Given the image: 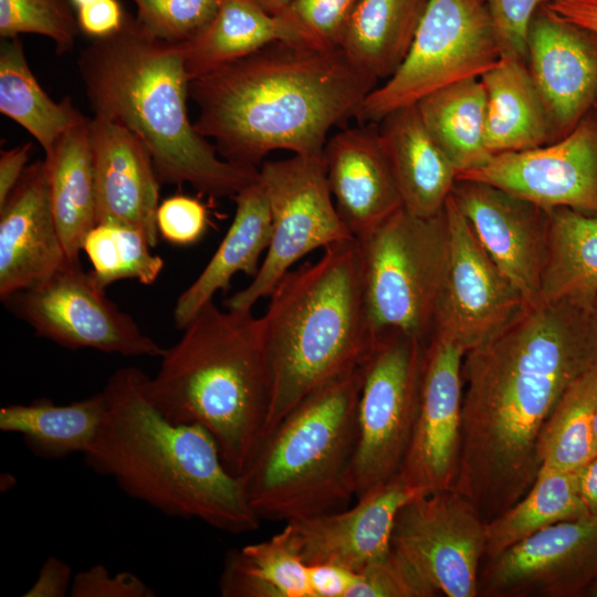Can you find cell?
<instances>
[{
  "label": "cell",
  "mask_w": 597,
  "mask_h": 597,
  "mask_svg": "<svg viewBox=\"0 0 597 597\" xmlns=\"http://www.w3.org/2000/svg\"><path fill=\"white\" fill-rule=\"evenodd\" d=\"M457 179L492 185L546 210L597 214V136L582 124L554 144L492 155Z\"/></svg>",
  "instance_id": "17"
},
{
  "label": "cell",
  "mask_w": 597,
  "mask_h": 597,
  "mask_svg": "<svg viewBox=\"0 0 597 597\" xmlns=\"http://www.w3.org/2000/svg\"><path fill=\"white\" fill-rule=\"evenodd\" d=\"M76 10L80 30L93 39L119 31L127 13L118 0H96Z\"/></svg>",
  "instance_id": "45"
},
{
  "label": "cell",
  "mask_w": 597,
  "mask_h": 597,
  "mask_svg": "<svg viewBox=\"0 0 597 597\" xmlns=\"http://www.w3.org/2000/svg\"><path fill=\"white\" fill-rule=\"evenodd\" d=\"M97 223L117 221L158 243L159 185L151 155L133 132L113 121L91 118Z\"/></svg>",
  "instance_id": "22"
},
{
  "label": "cell",
  "mask_w": 597,
  "mask_h": 597,
  "mask_svg": "<svg viewBox=\"0 0 597 597\" xmlns=\"http://www.w3.org/2000/svg\"><path fill=\"white\" fill-rule=\"evenodd\" d=\"M2 302L39 336L65 348L129 357H160L165 349L107 298L105 289L83 270L80 260H69L43 282Z\"/></svg>",
  "instance_id": "12"
},
{
  "label": "cell",
  "mask_w": 597,
  "mask_h": 597,
  "mask_svg": "<svg viewBox=\"0 0 597 597\" xmlns=\"http://www.w3.org/2000/svg\"><path fill=\"white\" fill-rule=\"evenodd\" d=\"M480 78L486 95L485 144L491 155L548 143L554 127L524 60L502 55Z\"/></svg>",
  "instance_id": "27"
},
{
  "label": "cell",
  "mask_w": 597,
  "mask_h": 597,
  "mask_svg": "<svg viewBox=\"0 0 597 597\" xmlns=\"http://www.w3.org/2000/svg\"><path fill=\"white\" fill-rule=\"evenodd\" d=\"M594 436H595V442L597 447V404H596L595 416H594Z\"/></svg>",
  "instance_id": "54"
},
{
  "label": "cell",
  "mask_w": 597,
  "mask_h": 597,
  "mask_svg": "<svg viewBox=\"0 0 597 597\" xmlns=\"http://www.w3.org/2000/svg\"><path fill=\"white\" fill-rule=\"evenodd\" d=\"M307 566L312 597H348L358 576L357 572L334 563Z\"/></svg>",
  "instance_id": "46"
},
{
  "label": "cell",
  "mask_w": 597,
  "mask_h": 597,
  "mask_svg": "<svg viewBox=\"0 0 597 597\" xmlns=\"http://www.w3.org/2000/svg\"><path fill=\"white\" fill-rule=\"evenodd\" d=\"M72 6L75 7L76 9L83 7V6H86L91 2H94L96 0H70Z\"/></svg>",
  "instance_id": "53"
},
{
  "label": "cell",
  "mask_w": 597,
  "mask_h": 597,
  "mask_svg": "<svg viewBox=\"0 0 597 597\" xmlns=\"http://www.w3.org/2000/svg\"><path fill=\"white\" fill-rule=\"evenodd\" d=\"M376 83L338 48L275 42L190 81L193 127L238 165L258 168L274 150L321 155Z\"/></svg>",
  "instance_id": "2"
},
{
  "label": "cell",
  "mask_w": 597,
  "mask_h": 597,
  "mask_svg": "<svg viewBox=\"0 0 597 597\" xmlns=\"http://www.w3.org/2000/svg\"><path fill=\"white\" fill-rule=\"evenodd\" d=\"M465 350L433 334L426 346L419 409L399 470L419 494L453 489L462 428V360Z\"/></svg>",
  "instance_id": "16"
},
{
  "label": "cell",
  "mask_w": 597,
  "mask_h": 597,
  "mask_svg": "<svg viewBox=\"0 0 597 597\" xmlns=\"http://www.w3.org/2000/svg\"><path fill=\"white\" fill-rule=\"evenodd\" d=\"M323 156L336 210L355 240L402 208L379 130L344 129L326 142Z\"/></svg>",
  "instance_id": "21"
},
{
  "label": "cell",
  "mask_w": 597,
  "mask_h": 597,
  "mask_svg": "<svg viewBox=\"0 0 597 597\" xmlns=\"http://www.w3.org/2000/svg\"><path fill=\"white\" fill-rule=\"evenodd\" d=\"M32 143H25L0 155V206H2L20 180L32 150Z\"/></svg>",
  "instance_id": "49"
},
{
  "label": "cell",
  "mask_w": 597,
  "mask_h": 597,
  "mask_svg": "<svg viewBox=\"0 0 597 597\" xmlns=\"http://www.w3.org/2000/svg\"><path fill=\"white\" fill-rule=\"evenodd\" d=\"M80 31L70 0H0L1 39L40 34L64 54L73 49Z\"/></svg>",
  "instance_id": "38"
},
{
  "label": "cell",
  "mask_w": 597,
  "mask_h": 597,
  "mask_svg": "<svg viewBox=\"0 0 597 597\" xmlns=\"http://www.w3.org/2000/svg\"><path fill=\"white\" fill-rule=\"evenodd\" d=\"M269 297L260 316L272 381L263 438L308 395L360 366L375 343L355 239L290 270Z\"/></svg>",
  "instance_id": "6"
},
{
  "label": "cell",
  "mask_w": 597,
  "mask_h": 597,
  "mask_svg": "<svg viewBox=\"0 0 597 597\" xmlns=\"http://www.w3.org/2000/svg\"><path fill=\"white\" fill-rule=\"evenodd\" d=\"M358 0H292L284 13L293 18L322 46L339 48Z\"/></svg>",
  "instance_id": "41"
},
{
  "label": "cell",
  "mask_w": 597,
  "mask_h": 597,
  "mask_svg": "<svg viewBox=\"0 0 597 597\" xmlns=\"http://www.w3.org/2000/svg\"><path fill=\"white\" fill-rule=\"evenodd\" d=\"M486 522L454 489L420 494L398 512L391 548L447 597L478 596Z\"/></svg>",
  "instance_id": "13"
},
{
  "label": "cell",
  "mask_w": 597,
  "mask_h": 597,
  "mask_svg": "<svg viewBox=\"0 0 597 597\" xmlns=\"http://www.w3.org/2000/svg\"><path fill=\"white\" fill-rule=\"evenodd\" d=\"M444 211L450 254L433 334L467 352L496 336L527 304L483 249L451 195Z\"/></svg>",
  "instance_id": "14"
},
{
  "label": "cell",
  "mask_w": 597,
  "mask_h": 597,
  "mask_svg": "<svg viewBox=\"0 0 597 597\" xmlns=\"http://www.w3.org/2000/svg\"><path fill=\"white\" fill-rule=\"evenodd\" d=\"M579 490L588 515L597 517V455L577 472Z\"/></svg>",
  "instance_id": "50"
},
{
  "label": "cell",
  "mask_w": 597,
  "mask_h": 597,
  "mask_svg": "<svg viewBox=\"0 0 597 597\" xmlns=\"http://www.w3.org/2000/svg\"><path fill=\"white\" fill-rule=\"evenodd\" d=\"M588 516L577 472L541 469L527 493L486 523L484 559L547 526Z\"/></svg>",
  "instance_id": "35"
},
{
  "label": "cell",
  "mask_w": 597,
  "mask_h": 597,
  "mask_svg": "<svg viewBox=\"0 0 597 597\" xmlns=\"http://www.w3.org/2000/svg\"><path fill=\"white\" fill-rule=\"evenodd\" d=\"M380 138L400 192L402 207L418 217L441 212L458 170L426 128L416 105L381 121Z\"/></svg>",
  "instance_id": "25"
},
{
  "label": "cell",
  "mask_w": 597,
  "mask_h": 597,
  "mask_svg": "<svg viewBox=\"0 0 597 597\" xmlns=\"http://www.w3.org/2000/svg\"><path fill=\"white\" fill-rule=\"evenodd\" d=\"M233 220L199 276L178 297L172 316L176 327L184 328L199 310L219 291H227L239 272L254 276L260 259L266 252L272 226L266 195L259 181L242 189L234 198Z\"/></svg>",
  "instance_id": "26"
},
{
  "label": "cell",
  "mask_w": 597,
  "mask_h": 597,
  "mask_svg": "<svg viewBox=\"0 0 597 597\" xmlns=\"http://www.w3.org/2000/svg\"><path fill=\"white\" fill-rule=\"evenodd\" d=\"M72 597H154L156 593L130 572L111 574L104 565H94L73 576Z\"/></svg>",
  "instance_id": "44"
},
{
  "label": "cell",
  "mask_w": 597,
  "mask_h": 597,
  "mask_svg": "<svg viewBox=\"0 0 597 597\" xmlns=\"http://www.w3.org/2000/svg\"><path fill=\"white\" fill-rule=\"evenodd\" d=\"M429 0H358L339 48L349 62L378 81L407 55Z\"/></svg>",
  "instance_id": "29"
},
{
  "label": "cell",
  "mask_w": 597,
  "mask_h": 597,
  "mask_svg": "<svg viewBox=\"0 0 597 597\" xmlns=\"http://www.w3.org/2000/svg\"><path fill=\"white\" fill-rule=\"evenodd\" d=\"M358 243L375 339L400 334L427 345L449 263L444 208L432 217H418L402 207Z\"/></svg>",
  "instance_id": "8"
},
{
  "label": "cell",
  "mask_w": 597,
  "mask_h": 597,
  "mask_svg": "<svg viewBox=\"0 0 597 597\" xmlns=\"http://www.w3.org/2000/svg\"><path fill=\"white\" fill-rule=\"evenodd\" d=\"M417 495L397 473L348 510L290 521L285 526L307 565L334 563L358 573L390 553L396 516Z\"/></svg>",
  "instance_id": "19"
},
{
  "label": "cell",
  "mask_w": 597,
  "mask_h": 597,
  "mask_svg": "<svg viewBox=\"0 0 597 597\" xmlns=\"http://www.w3.org/2000/svg\"><path fill=\"white\" fill-rule=\"evenodd\" d=\"M545 0H483L492 18L502 55L527 57L531 21Z\"/></svg>",
  "instance_id": "43"
},
{
  "label": "cell",
  "mask_w": 597,
  "mask_h": 597,
  "mask_svg": "<svg viewBox=\"0 0 597 597\" xmlns=\"http://www.w3.org/2000/svg\"><path fill=\"white\" fill-rule=\"evenodd\" d=\"M597 370V305H527L462 360L460 463L453 489L488 523L541 469L540 431L566 390Z\"/></svg>",
  "instance_id": "1"
},
{
  "label": "cell",
  "mask_w": 597,
  "mask_h": 597,
  "mask_svg": "<svg viewBox=\"0 0 597 597\" xmlns=\"http://www.w3.org/2000/svg\"><path fill=\"white\" fill-rule=\"evenodd\" d=\"M77 67L94 116L133 132L149 150L160 184H189L210 197L234 198L259 168L230 163L187 113L190 80L179 44L148 34L126 13L116 33L80 52Z\"/></svg>",
  "instance_id": "4"
},
{
  "label": "cell",
  "mask_w": 597,
  "mask_h": 597,
  "mask_svg": "<svg viewBox=\"0 0 597 597\" xmlns=\"http://www.w3.org/2000/svg\"><path fill=\"white\" fill-rule=\"evenodd\" d=\"M596 404L597 370H594L566 390L543 425L536 447L541 469L578 472L597 455Z\"/></svg>",
  "instance_id": "36"
},
{
  "label": "cell",
  "mask_w": 597,
  "mask_h": 597,
  "mask_svg": "<svg viewBox=\"0 0 597 597\" xmlns=\"http://www.w3.org/2000/svg\"><path fill=\"white\" fill-rule=\"evenodd\" d=\"M69 261L55 223L44 160L24 169L0 206V298L34 286Z\"/></svg>",
  "instance_id": "20"
},
{
  "label": "cell",
  "mask_w": 597,
  "mask_h": 597,
  "mask_svg": "<svg viewBox=\"0 0 597 597\" xmlns=\"http://www.w3.org/2000/svg\"><path fill=\"white\" fill-rule=\"evenodd\" d=\"M105 412L103 391L69 405H55L51 399L41 398L29 405L3 406L0 430L21 434L30 452L39 458L61 460L87 451Z\"/></svg>",
  "instance_id": "30"
},
{
  "label": "cell",
  "mask_w": 597,
  "mask_h": 597,
  "mask_svg": "<svg viewBox=\"0 0 597 597\" xmlns=\"http://www.w3.org/2000/svg\"><path fill=\"white\" fill-rule=\"evenodd\" d=\"M362 365L303 399L265 436L242 476L261 520L295 521L346 507L357 443Z\"/></svg>",
  "instance_id": "7"
},
{
  "label": "cell",
  "mask_w": 597,
  "mask_h": 597,
  "mask_svg": "<svg viewBox=\"0 0 597 597\" xmlns=\"http://www.w3.org/2000/svg\"><path fill=\"white\" fill-rule=\"evenodd\" d=\"M44 163L63 248L70 261L80 260L84 238L97 224L91 118L66 130Z\"/></svg>",
  "instance_id": "28"
},
{
  "label": "cell",
  "mask_w": 597,
  "mask_h": 597,
  "mask_svg": "<svg viewBox=\"0 0 597 597\" xmlns=\"http://www.w3.org/2000/svg\"><path fill=\"white\" fill-rule=\"evenodd\" d=\"M451 197L479 242L527 305L540 300L548 211L489 184L457 179Z\"/></svg>",
  "instance_id": "18"
},
{
  "label": "cell",
  "mask_w": 597,
  "mask_h": 597,
  "mask_svg": "<svg viewBox=\"0 0 597 597\" xmlns=\"http://www.w3.org/2000/svg\"><path fill=\"white\" fill-rule=\"evenodd\" d=\"M437 590L398 552L358 572L348 597H433Z\"/></svg>",
  "instance_id": "40"
},
{
  "label": "cell",
  "mask_w": 597,
  "mask_h": 597,
  "mask_svg": "<svg viewBox=\"0 0 597 597\" xmlns=\"http://www.w3.org/2000/svg\"><path fill=\"white\" fill-rule=\"evenodd\" d=\"M419 115L458 174L492 156L485 144L486 95L480 77H471L420 100Z\"/></svg>",
  "instance_id": "32"
},
{
  "label": "cell",
  "mask_w": 597,
  "mask_h": 597,
  "mask_svg": "<svg viewBox=\"0 0 597 597\" xmlns=\"http://www.w3.org/2000/svg\"><path fill=\"white\" fill-rule=\"evenodd\" d=\"M150 248L139 229L104 221L87 232L82 250L93 265L91 273L105 289L124 279H135L146 285L154 283L164 268V260L153 254Z\"/></svg>",
  "instance_id": "37"
},
{
  "label": "cell",
  "mask_w": 597,
  "mask_h": 597,
  "mask_svg": "<svg viewBox=\"0 0 597 597\" xmlns=\"http://www.w3.org/2000/svg\"><path fill=\"white\" fill-rule=\"evenodd\" d=\"M259 181L269 202L271 240L252 281L224 302L228 310L252 311L306 254L354 239L336 210L323 154L264 161Z\"/></svg>",
  "instance_id": "10"
},
{
  "label": "cell",
  "mask_w": 597,
  "mask_h": 597,
  "mask_svg": "<svg viewBox=\"0 0 597 597\" xmlns=\"http://www.w3.org/2000/svg\"><path fill=\"white\" fill-rule=\"evenodd\" d=\"M528 71L554 130L572 126L597 88V56L579 30L548 12L534 14L527 34Z\"/></svg>",
  "instance_id": "23"
},
{
  "label": "cell",
  "mask_w": 597,
  "mask_h": 597,
  "mask_svg": "<svg viewBox=\"0 0 597 597\" xmlns=\"http://www.w3.org/2000/svg\"><path fill=\"white\" fill-rule=\"evenodd\" d=\"M147 377L123 367L108 378L102 390L106 412L83 454L85 464L165 515L197 519L231 534L255 531L262 520L243 478L226 467L207 429L164 416L147 395Z\"/></svg>",
  "instance_id": "3"
},
{
  "label": "cell",
  "mask_w": 597,
  "mask_h": 597,
  "mask_svg": "<svg viewBox=\"0 0 597 597\" xmlns=\"http://www.w3.org/2000/svg\"><path fill=\"white\" fill-rule=\"evenodd\" d=\"M158 233L169 243L187 247L197 243L208 228V211L198 199L177 195L157 209Z\"/></svg>",
  "instance_id": "42"
},
{
  "label": "cell",
  "mask_w": 597,
  "mask_h": 597,
  "mask_svg": "<svg viewBox=\"0 0 597 597\" xmlns=\"http://www.w3.org/2000/svg\"><path fill=\"white\" fill-rule=\"evenodd\" d=\"M219 589L223 597H312L308 566L286 526L266 541L229 551Z\"/></svg>",
  "instance_id": "34"
},
{
  "label": "cell",
  "mask_w": 597,
  "mask_h": 597,
  "mask_svg": "<svg viewBox=\"0 0 597 597\" xmlns=\"http://www.w3.org/2000/svg\"><path fill=\"white\" fill-rule=\"evenodd\" d=\"M136 20L151 36L182 44L211 21L220 0H132Z\"/></svg>",
  "instance_id": "39"
},
{
  "label": "cell",
  "mask_w": 597,
  "mask_h": 597,
  "mask_svg": "<svg viewBox=\"0 0 597 597\" xmlns=\"http://www.w3.org/2000/svg\"><path fill=\"white\" fill-rule=\"evenodd\" d=\"M501 57L483 0H429L404 61L365 97L355 117L362 124L380 122L438 90L481 77Z\"/></svg>",
  "instance_id": "9"
},
{
  "label": "cell",
  "mask_w": 597,
  "mask_h": 597,
  "mask_svg": "<svg viewBox=\"0 0 597 597\" xmlns=\"http://www.w3.org/2000/svg\"><path fill=\"white\" fill-rule=\"evenodd\" d=\"M597 578V517L547 526L484 559L482 597H579Z\"/></svg>",
  "instance_id": "15"
},
{
  "label": "cell",
  "mask_w": 597,
  "mask_h": 597,
  "mask_svg": "<svg viewBox=\"0 0 597 597\" xmlns=\"http://www.w3.org/2000/svg\"><path fill=\"white\" fill-rule=\"evenodd\" d=\"M426 346L400 334L383 335L362 364L350 470L357 499L400 470L419 409Z\"/></svg>",
  "instance_id": "11"
},
{
  "label": "cell",
  "mask_w": 597,
  "mask_h": 597,
  "mask_svg": "<svg viewBox=\"0 0 597 597\" xmlns=\"http://www.w3.org/2000/svg\"><path fill=\"white\" fill-rule=\"evenodd\" d=\"M585 597H597V578L585 593Z\"/></svg>",
  "instance_id": "52"
},
{
  "label": "cell",
  "mask_w": 597,
  "mask_h": 597,
  "mask_svg": "<svg viewBox=\"0 0 597 597\" xmlns=\"http://www.w3.org/2000/svg\"><path fill=\"white\" fill-rule=\"evenodd\" d=\"M548 211V235L538 303L568 300L597 305V214Z\"/></svg>",
  "instance_id": "31"
},
{
  "label": "cell",
  "mask_w": 597,
  "mask_h": 597,
  "mask_svg": "<svg viewBox=\"0 0 597 597\" xmlns=\"http://www.w3.org/2000/svg\"><path fill=\"white\" fill-rule=\"evenodd\" d=\"M275 42L324 48L287 13H269L251 0H220L206 28L179 45L192 81Z\"/></svg>",
  "instance_id": "24"
},
{
  "label": "cell",
  "mask_w": 597,
  "mask_h": 597,
  "mask_svg": "<svg viewBox=\"0 0 597 597\" xmlns=\"http://www.w3.org/2000/svg\"><path fill=\"white\" fill-rule=\"evenodd\" d=\"M72 568L59 557L50 556L42 564L33 585L24 597H64L71 591Z\"/></svg>",
  "instance_id": "47"
},
{
  "label": "cell",
  "mask_w": 597,
  "mask_h": 597,
  "mask_svg": "<svg viewBox=\"0 0 597 597\" xmlns=\"http://www.w3.org/2000/svg\"><path fill=\"white\" fill-rule=\"evenodd\" d=\"M553 15L597 38V0H545Z\"/></svg>",
  "instance_id": "48"
},
{
  "label": "cell",
  "mask_w": 597,
  "mask_h": 597,
  "mask_svg": "<svg viewBox=\"0 0 597 597\" xmlns=\"http://www.w3.org/2000/svg\"><path fill=\"white\" fill-rule=\"evenodd\" d=\"M0 113L25 128L45 155L66 130L86 117L69 96L55 102L43 91L29 67L19 36L1 39Z\"/></svg>",
  "instance_id": "33"
},
{
  "label": "cell",
  "mask_w": 597,
  "mask_h": 597,
  "mask_svg": "<svg viewBox=\"0 0 597 597\" xmlns=\"http://www.w3.org/2000/svg\"><path fill=\"white\" fill-rule=\"evenodd\" d=\"M165 348L146 391L166 418L196 423L214 438L226 467L247 472L263 438L272 381L261 318L213 301Z\"/></svg>",
  "instance_id": "5"
},
{
  "label": "cell",
  "mask_w": 597,
  "mask_h": 597,
  "mask_svg": "<svg viewBox=\"0 0 597 597\" xmlns=\"http://www.w3.org/2000/svg\"><path fill=\"white\" fill-rule=\"evenodd\" d=\"M264 11L272 14H282L286 11L292 0H251Z\"/></svg>",
  "instance_id": "51"
}]
</instances>
